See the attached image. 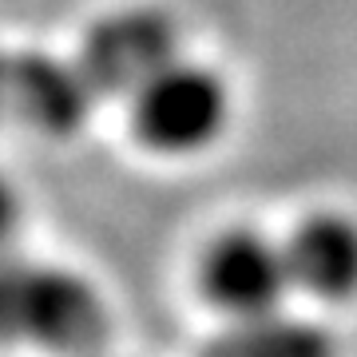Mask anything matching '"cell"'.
Segmentation results:
<instances>
[{
	"mask_svg": "<svg viewBox=\"0 0 357 357\" xmlns=\"http://www.w3.org/2000/svg\"><path fill=\"white\" fill-rule=\"evenodd\" d=\"M294 294L321 306L357 298V218L345 211H314L282 238Z\"/></svg>",
	"mask_w": 357,
	"mask_h": 357,
	"instance_id": "cell-5",
	"label": "cell"
},
{
	"mask_svg": "<svg viewBox=\"0 0 357 357\" xmlns=\"http://www.w3.org/2000/svg\"><path fill=\"white\" fill-rule=\"evenodd\" d=\"M13 119V52L0 48V123Z\"/></svg>",
	"mask_w": 357,
	"mask_h": 357,
	"instance_id": "cell-9",
	"label": "cell"
},
{
	"mask_svg": "<svg viewBox=\"0 0 357 357\" xmlns=\"http://www.w3.org/2000/svg\"><path fill=\"white\" fill-rule=\"evenodd\" d=\"M199 294L227 321H255L286 310L294 294L286 250L255 227H230L199 258Z\"/></svg>",
	"mask_w": 357,
	"mask_h": 357,
	"instance_id": "cell-3",
	"label": "cell"
},
{
	"mask_svg": "<svg viewBox=\"0 0 357 357\" xmlns=\"http://www.w3.org/2000/svg\"><path fill=\"white\" fill-rule=\"evenodd\" d=\"M183 56V32L175 16L151 4L112 8L79 40L76 64L96 96H123L143 88L155 72Z\"/></svg>",
	"mask_w": 357,
	"mask_h": 357,
	"instance_id": "cell-4",
	"label": "cell"
},
{
	"mask_svg": "<svg viewBox=\"0 0 357 357\" xmlns=\"http://www.w3.org/2000/svg\"><path fill=\"white\" fill-rule=\"evenodd\" d=\"M20 218H24V206H20V195L8 178H0V255L8 250L13 234L20 230Z\"/></svg>",
	"mask_w": 357,
	"mask_h": 357,
	"instance_id": "cell-8",
	"label": "cell"
},
{
	"mask_svg": "<svg viewBox=\"0 0 357 357\" xmlns=\"http://www.w3.org/2000/svg\"><path fill=\"white\" fill-rule=\"evenodd\" d=\"M206 357H337V337L314 318L278 310L255 321H227Z\"/></svg>",
	"mask_w": 357,
	"mask_h": 357,
	"instance_id": "cell-7",
	"label": "cell"
},
{
	"mask_svg": "<svg viewBox=\"0 0 357 357\" xmlns=\"http://www.w3.org/2000/svg\"><path fill=\"white\" fill-rule=\"evenodd\" d=\"M107 318L84 278L52 266H24L0 255V342H32L52 354H88Z\"/></svg>",
	"mask_w": 357,
	"mask_h": 357,
	"instance_id": "cell-2",
	"label": "cell"
},
{
	"mask_svg": "<svg viewBox=\"0 0 357 357\" xmlns=\"http://www.w3.org/2000/svg\"><path fill=\"white\" fill-rule=\"evenodd\" d=\"M131 131L139 147L163 159H191L211 151L234 119L230 84L211 64L178 56L128 96Z\"/></svg>",
	"mask_w": 357,
	"mask_h": 357,
	"instance_id": "cell-1",
	"label": "cell"
},
{
	"mask_svg": "<svg viewBox=\"0 0 357 357\" xmlns=\"http://www.w3.org/2000/svg\"><path fill=\"white\" fill-rule=\"evenodd\" d=\"M96 88L76 60L52 52H13V119L44 135H72L91 115Z\"/></svg>",
	"mask_w": 357,
	"mask_h": 357,
	"instance_id": "cell-6",
	"label": "cell"
}]
</instances>
